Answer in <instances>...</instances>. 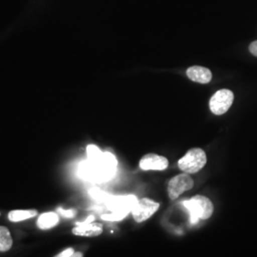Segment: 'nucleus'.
Wrapping results in <instances>:
<instances>
[{"label": "nucleus", "instance_id": "12", "mask_svg": "<svg viewBox=\"0 0 257 257\" xmlns=\"http://www.w3.org/2000/svg\"><path fill=\"white\" fill-rule=\"evenodd\" d=\"M37 215V211L36 210H18V211H10L9 220L12 222H20L26 220L29 218H33Z\"/></svg>", "mask_w": 257, "mask_h": 257}, {"label": "nucleus", "instance_id": "2", "mask_svg": "<svg viewBox=\"0 0 257 257\" xmlns=\"http://www.w3.org/2000/svg\"><path fill=\"white\" fill-rule=\"evenodd\" d=\"M183 205L190 213V221L192 224L197 223L200 219H209L214 209L211 200L203 195H195L191 199L184 201Z\"/></svg>", "mask_w": 257, "mask_h": 257}, {"label": "nucleus", "instance_id": "8", "mask_svg": "<svg viewBox=\"0 0 257 257\" xmlns=\"http://www.w3.org/2000/svg\"><path fill=\"white\" fill-rule=\"evenodd\" d=\"M94 220L93 216H90L84 222L76 223V227L73 229V233L78 236H86V237H94L100 235L103 231V227L99 223H92Z\"/></svg>", "mask_w": 257, "mask_h": 257}, {"label": "nucleus", "instance_id": "6", "mask_svg": "<svg viewBox=\"0 0 257 257\" xmlns=\"http://www.w3.org/2000/svg\"><path fill=\"white\" fill-rule=\"evenodd\" d=\"M159 209V204L149 198H142L137 202L132 210L133 217L138 223H141L152 217Z\"/></svg>", "mask_w": 257, "mask_h": 257}, {"label": "nucleus", "instance_id": "14", "mask_svg": "<svg viewBox=\"0 0 257 257\" xmlns=\"http://www.w3.org/2000/svg\"><path fill=\"white\" fill-rule=\"evenodd\" d=\"M87 154H88V159L89 160H96L101 156L103 153L96 146L89 145L87 147Z\"/></svg>", "mask_w": 257, "mask_h": 257}, {"label": "nucleus", "instance_id": "10", "mask_svg": "<svg viewBox=\"0 0 257 257\" xmlns=\"http://www.w3.org/2000/svg\"><path fill=\"white\" fill-rule=\"evenodd\" d=\"M188 77L194 82L200 83V84H207L211 82L212 78L211 72L204 67L200 66H193L187 70Z\"/></svg>", "mask_w": 257, "mask_h": 257}, {"label": "nucleus", "instance_id": "18", "mask_svg": "<svg viewBox=\"0 0 257 257\" xmlns=\"http://www.w3.org/2000/svg\"><path fill=\"white\" fill-rule=\"evenodd\" d=\"M74 249L72 248H67L63 250L62 252H60L59 254H57V257H71L74 255Z\"/></svg>", "mask_w": 257, "mask_h": 257}, {"label": "nucleus", "instance_id": "19", "mask_svg": "<svg viewBox=\"0 0 257 257\" xmlns=\"http://www.w3.org/2000/svg\"><path fill=\"white\" fill-rule=\"evenodd\" d=\"M249 52L251 55L257 56V41L252 42L250 45H249Z\"/></svg>", "mask_w": 257, "mask_h": 257}, {"label": "nucleus", "instance_id": "16", "mask_svg": "<svg viewBox=\"0 0 257 257\" xmlns=\"http://www.w3.org/2000/svg\"><path fill=\"white\" fill-rule=\"evenodd\" d=\"M90 194L92 197L96 200H101V201H107L110 198V194L104 193L103 191H100L98 189H92L90 190Z\"/></svg>", "mask_w": 257, "mask_h": 257}, {"label": "nucleus", "instance_id": "3", "mask_svg": "<svg viewBox=\"0 0 257 257\" xmlns=\"http://www.w3.org/2000/svg\"><path fill=\"white\" fill-rule=\"evenodd\" d=\"M207 163V156L202 149H191L185 156L178 161V167L181 171L187 174H195L202 170Z\"/></svg>", "mask_w": 257, "mask_h": 257}, {"label": "nucleus", "instance_id": "20", "mask_svg": "<svg viewBox=\"0 0 257 257\" xmlns=\"http://www.w3.org/2000/svg\"><path fill=\"white\" fill-rule=\"evenodd\" d=\"M73 256H74V257H82L83 256V254L82 253H80V252H77V253H74V255H73Z\"/></svg>", "mask_w": 257, "mask_h": 257}, {"label": "nucleus", "instance_id": "1", "mask_svg": "<svg viewBox=\"0 0 257 257\" xmlns=\"http://www.w3.org/2000/svg\"><path fill=\"white\" fill-rule=\"evenodd\" d=\"M117 160L110 153H103L96 160H87L79 167V175L90 181L103 182L110 179L116 171Z\"/></svg>", "mask_w": 257, "mask_h": 257}, {"label": "nucleus", "instance_id": "5", "mask_svg": "<svg viewBox=\"0 0 257 257\" xmlns=\"http://www.w3.org/2000/svg\"><path fill=\"white\" fill-rule=\"evenodd\" d=\"M193 179L187 174H181L173 177L168 184V193L172 200L178 198L182 193L193 189Z\"/></svg>", "mask_w": 257, "mask_h": 257}, {"label": "nucleus", "instance_id": "11", "mask_svg": "<svg viewBox=\"0 0 257 257\" xmlns=\"http://www.w3.org/2000/svg\"><path fill=\"white\" fill-rule=\"evenodd\" d=\"M58 221L59 217L55 212H45L39 216L37 220V226L41 230H49L56 226Z\"/></svg>", "mask_w": 257, "mask_h": 257}, {"label": "nucleus", "instance_id": "15", "mask_svg": "<svg viewBox=\"0 0 257 257\" xmlns=\"http://www.w3.org/2000/svg\"><path fill=\"white\" fill-rule=\"evenodd\" d=\"M128 213L126 212H115L112 211V213L110 214H103L101 216L103 220L107 221H119L122 220L123 218H125L127 216Z\"/></svg>", "mask_w": 257, "mask_h": 257}, {"label": "nucleus", "instance_id": "9", "mask_svg": "<svg viewBox=\"0 0 257 257\" xmlns=\"http://www.w3.org/2000/svg\"><path fill=\"white\" fill-rule=\"evenodd\" d=\"M168 166V159L156 154H148L143 156L139 162V167L143 171H164Z\"/></svg>", "mask_w": 257, "mask_h": 257}, {"label": "nucleus", "instance_id": "4", "mask_svg": "<svg viewBox=\"0 0 257 257\" xmlns=\"http://www.w3.org/2000/svg\"><path fill=\"white\" fill-rule=\"evenodd\" d=\"M233 92L230 90L223 89L215 92L210 100V109L215 115H222L226 113L233 102Z\"/></svg>", "mask_w": 257, "mask_h": 257}, {"label": "nucleus", "instance_id": "13", "mask_svg": "<svg viewBox=\"0 0 257 257\" xmlns=\"http://www.w3.org/2000/svg\"><path fill=\"white\" fill-rule=\"evenodd\" d=\"M13 246V238L10 230L0 226V251H8Z\"/></svg>", "mask_w": 257, "mask_h": 257}, {"label": "nucleus", "instance_id": "17", "mask_svg": "<svg viewBox=\"0 0 257 257\" xmlns=\"http://www.w3.org/2000/svg\"><path fill=\"white\" fill-rule=\"evenodd\" d=\"M57 211L62 216H64L66 218H72V217H74V215H75V211L74 210H63L62 208H58Z\"/></svg>", "mask_w": 257, "mask_h": 257}, {"label": "nucleus", "instance_id": "7", "mask_svg": "<svg viewBox=\"0 0 257 257\" xmlns=\"http://www.w3.org/2000/svg\"><path fill=\"white\" fill-rule=\"evenodd\" d=\"M138 200L135 195L126 196H112L106 201L109 209L115 212H126L132 211Z\"/></svg>", "mask_w": 257, "mask_h": 257}]
</instances>
